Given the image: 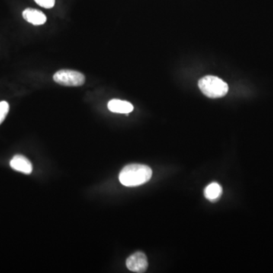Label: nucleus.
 Wrapping results in <instances>:
<instances>
[{"instance_id":"obj_1","label":"nucleus","mask_w":273,"mask_h":273,"mask_svg":"<svg viewBox=\"0 0 273 273\" xmlns=\"http://www.w3.org/2000/svg\"><path fill=\"white\" fill-rule=\"evenodd\" d=\"M152 169L142 164L126 165L119 174V181L126 187H136L149 181L152 177Z\"/></svg>"},{"instance_id":"obj_2","label":"nucleus","mask_w":273,"mask_h":273,"mask_svg":"<svg viewBox=\"0 0 273 273\" xmlns=\"http://www.w3.org/2000/svg\"><path fill=\"white\" fill-rule=\"evenodd\" d=\"M199 88L204 95L210 98H220L229 91L228 84L218 77L207 75L199 81Z\"/></svg>"},{"instance_id":"obj_3","label":"nucleus","mask_w":273,"mask_h":273,"mask_svg":"<svg viewBox=\"0 0 273 273\" xmlns=\"http://www.w3.org/2000/svg\"><path fill=\"white\" fill-rule=\"evenodd\" d=\"M53 80L63 86L80 87L85 83V76L77 71L62 69L53 75Z\"/></svg>"},{"instance_id":"obj_4","label":"nucleus","mask_w":273,"mask_h":273,"mask_svg":"<svg viewBox=\"0 0 273 273\" xmlns=\"http://www.w3.org/2000/svg\"><path fill=\"white\" fill-rule=\"evenodd\" d=\"M126 266L130 271L134 273H145L148 268L146 256L142 252H136L132 254L126 261Z\"/></svg>"},{"instance_id":"obj_5","label":"nucleus","mask_w":273,"mask_h":273,"mask_svg":"<svg viewBox=\"0 0 273 273\" xmlns=\"http://www.w3.org/2000/svg\"><path fill=\"white\" fill-rule=\"evenodd\" d=\"M10 165L13 169L24 174H30L33 170L31 162L22 155H15L10 161Z\"/></svg>"},{"instance_id":"obj_6","label":"nucleus","mask_w":273,"mask_h":273,"mask_svg":"<svg viewBox=\"0 0 273 273\" xmlns=\"http://www.w3.org/2000/svg\"><path fill=\"white\" fill-rule=\"evenodd\" d=\"M23 18L33 25H42L46 21V16L42 12L34 8H27L22 13Z\"/></svg>"},{"instance_id":"obj_7","label":"nucleus","mask_w":273,"mask_h":273,"mask_svg":"<svg viewBox=\"0 0 273 273\" xmlns=\"http://www.w3.org/2000/svg\"><path fill=\"white\" fill-rule=\"evenodd\" d=\"M108 109L113 113L128 114L133 111L134 107L129 102L114 99L109 102Z\"/></svg>"},{"instance_id":"obj_8","label":"nucleus","mask_w":273,"mask_h":273,"mask_svg":"<svg viewBox=\"0 0 273 273\" xmlns=\"http://www.w3.org/2000/svg\"><path fill=\"white\" fill-rule=\"evenodd\" d=\"M223 194V188L220 184L213 182L209 184L204 190V195L210 201H217Z\"/></svg>"},{"instance_id":"obj_9","label":"nucleus","mask_w":273,"mask_h":273,"mask_svg":"<svg viewBox=\"0 0 273 273\" xmlns=\"http://www.w3.org/2000/svg\"><path fill=\"white\" fill-rule=\"evenodd\" d=\"M9 111V105L6 101L0 102V125L2 124Z\"/></svg>"},{"instance_id":"obj_10","label":"nucleus","mask_w":273,"mask_h":273,"mask_svg":"<svg viewBox=\"0 0 273 273\" xmlns=\"http://www.w3.org/2000/svg\"><path fill=\"white\" fill-rule=\"evenodd\" d=\"M36 3L38 4L40 6L45 8H53L56 3V0H34Z\"/></svg>"}]
</instances>
